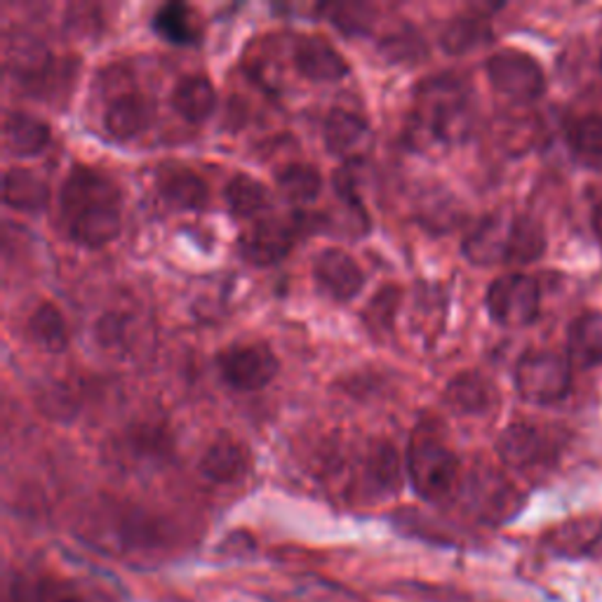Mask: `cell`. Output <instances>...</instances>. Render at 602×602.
<instances>
[{"instance_id": "4316f807", "label": "cell", "mask_w": 602, "mask_h": 602, "mask_svg": "<svg viewBox=\"0 0 602 602\" xmlns=\"http://www.w3.org/2000/svg\"><path fill=\"white\" fill-rule=\"evenodd\" d=\"M275 182H278L281 194L292 205L314 203L322 191L320 169L311 163H287L275 172Z\"/></svg>"}, {"instance_id": "484cf974", "label": "cell", "mask_w": 602, "mask_h": 602, "mask_svg": "<svg viewBox=\"0 0 602 602\" xmlns=\"http://www.w3.org/2000/svg\"><path fill=\"white\" fill-rule=\"evenodd\" d=\"M26 335L39 349L59 353L68 347V328L62 311L53 304H41L26 320Z\"/></svg>"}, {"instance_id": "d4e9b609", "label": "cell", "mask_w": 602, "mask_h": 602, "mask_svg": "<svg viewBox=\"0 0 602 602\" xmlns=\"http://www.w3.org/2000/svg\"><path fill=\"white\" fill-rule=\"evenodd\" d=\"M467 496L469 504L483 515L485 521L506 518L513 506V488L492 473L469 480Z\"/></svg>"}, {"instance_id": "7c38bea8", "label": "cell", "mask_w": 602, "mask_h": 602, "mask_svg": "<svg viewBox=\"0 0 602 602\" xmlns=\"http://www.w3.org/2000/svg\"><path fill=\"white\" fill-rule=\"evenodd\" d=\"M496 401L494 384L475 370L459 372L442 391V403L459 417H483L496 407Z\"/></svg>"}, {"instance_id": "e0dca14e", "label": "cell", "mask_w": 602, "mask_h": 602, "mask_svg": "<svg viewBox=\"0 0 602 602\" xmlns=\"http://www.w3.org/2000/svg\"><path fill=\"white\" fill-rule=\"evenodd\" d=\"M492 41V26L483 12L455 14L440 31V47L447 55H467Z\"/></svg>"}, {"instance_id": "277c9868", "label": "cell", "mask_w": 602, "mask_h": 602, "mask_svg": "<svg viewBox=\"0 0 602 602\" xmlns=\"http://www.w3.org/2000/svg\"><path fill=\"white\" fill-rule=\"evenodd\" d=\"M515 388L535 405H554L572 388V363L556 351H527L515 365Z\"/></svg>"}, {"instance_id": "1f68e13d", "label": "cell", "mask_w": 602, "mask_h": 602, "mask_svg": "<svg viewBox=\"0 0 602 602\" xmlns=\"http://www.w3.org/2000/svg\"><path fill=\"white\" fill-rule=\"evenodd\" d=\"M380 53L393 64H419L426 59L428 50L419 31L403 26L398 31L388 33V36H384Z\"/></svg>"}, {"instance_id": "44dd1931", "label": "cell", "mask_w": 602, "mask_h": 602, "mask_svg": "<svg viewBox=\"0 0 602 602\" xmlns=\"http://www.w3.org/2000/svg\"><path fill=\"white\" fill-rule=\"evenodd\" d=\"M3 144L12 156H39L50 144V125L31 113L8 111L3 123Z\"/></svg>"}, {"instance_id": "9c48e42d", "label": "cell", "mask_w": 602, "mask_h": 602, "mask_svg": "<svg viewBox=\"0 0 602 602\" xmlns=\"http://www.w3.org/2000/svg\"><path fill=\"white\" fill-rule=\"evenodd\" d=\"M314 278L325 295L339 304H347L365 285V273L349 252L339 248L322 250L314 262Z\"/></svg>"}, {"instance_id": "ffe728a7", "label": "cell", "mask_w": 602, "mask_h": 602, "mask_svg": "<svg viewBox=\"0 0 602 602\" xmlns=\"http://www.w3.org/2000/svg\"><path fill=\"white\" fill-rule=\"evenodd\" d=\"M496 455L511 469H529L544 457V438L532 424H511L496 438Z\"/></svg>"}, {"instance_id": "2e32d148", "label": "cell", "mask_w": 602, "mask_h": 602, "mask_svg": "<svg viewBox=\"0 0 602 602\" xmlns=\"http://www.w3.org/2000/svg\"><path fill=\"white\" fill-rule=\"evenodd\" d=\"M153 120V105L151 101L134 92V90H125L116 95V99L109 105L107 113H105V130L109 132V136L118 142H128L134 140L136 134H142Z\"/></svg>"}, {"instance_id": "f35d334b", "label": "cell", "mask_w": 602, "mask_h": 602, "mask_svg": "<svg viewBox=\"0 0 602 602\" xmlns=\"http://www.w3.org/2000/svg\"><path fill=\"white\" fill-rule=\"evenodd\" d=\"M600 537H602V529H600Z\"/></svg>"}, {"instance_id": "8d00e7d4", "label": "cell", "mask_w": 602, "mask_h": 602, "mask_svg": "<svg viewBox=\"0 0 602 602\" xmlns=\"http://www.w3.org/2000/svg\"><path fill=\"white\" fill-rule=\"evenodd\" d=\"M593 229H595V233L602 238V200L598 203V208H595V212H593Z\"/></svg>"}, {"instance_id": "5bb4252c", "label": "cell", "mask_w": 602, "mask_h": 602, "mask_svg": "<svg viewBox=\"0 0 602 602\" xmlns=\"http://www.w3.org/2000/svg\"><path fill=\"white\" fill-rule=\"evenodd\" d=\"M200 473L215 485H233L250 471V452L231 436H219L200 457Z\"/></svg>"}, {"instance_id": "ba28073f", "label": "cell", "mask_w": 602, "mask_h": 602, "mask_svg": "<svg viewBox=\"0 0 602 602\" xmlns=\"http://www.w3.org/2000/svg\"><path fill=\"white\" fill-rule=\"evenodd\" d=\"M302 233L297 219L289 223L283 219H264L252 231L240 238V254L252 266H273L295 248V240Z\"/></svg>"}, {"instance_id": "9a60e30c", "label": "cell", "mask_w": 602, "mask_h": 602, "mask_svg": "<svg viewBox=\"0 0 602 602\" xmlns=\"http://www.w3.org/2000/svg\"><path fill=\"white\" fill-rule=\"evenodd\" d=\"M156 188L172 210L198 212L208 203V184L191 167L165 165L156 175Z\"/></svg>"}, {"instance_id": "8992f818", "label": "cell", "mask_w": 602, "mask_h": 602, "mask_svg": "<svg viewBox=\"0 0 602 602\" xmlns=\"http://www.w3.org/2000/svg\"><path fill=\"white\" fill-rule=\"evenodd\" d=\"M488 78L492 88L518 105H529L544 95L546 78L535 57L518 50H502L488 59Z\"/></svg>"}, {"instance_id": "4fadbf2b", "label": "cell", "mask_w": 602, "mask_h": 602, "mask_svg": "<svg viewBox=\"0 0 602 602\" xmlns=\"http://www.w3.org/2000/svg\"><path fill=\"white\" fill-rule=\"evenodd\" d=\"M53 55L43 41L20 33L6 41V68L17 78L26 83L29 88H39L53 72Z\"/></svg>"}, {"instance_id": "f546056e", "label": "cell", "mask_w": 602, "mask_h": 602, "mask_svg": "<svg viewBox=\"0 0 602 602\" xmlns=\"http://www.w3.org/2000/svg\"><path fill=\"white\" fill-rule=\"evenodd\" d=\"M546 250V236L541 223L525 215L513 217L511 227V243L506 264H532L537 262Z\"/></svg>"}, {"instance_id": "52a82bcc", "label": "cell", "mask_w": 602, "mask_h": 602, "mask_svg": "<svg viewBox=\"0 0 602 602\" xmlns=\"http://www.w3.org/2000/svg\"><path fill=\"white\" fill-rule=\"evenodd\" d=\"M217 368L236 391H262L275 380L281 363L269 343H236L217 355Z\"/></svg>"}, {"instance_id": "836d02e7", "label": "cell", "mask_w": 602, "mask_h": 602, "mask_svg": "<svg viewBox=\"0 0 602 602\" xmlns=\"http://www.w3.org/2000/svg\"><path fill=\"white\" fill-rule=\"evenodd\" d=\"M39 403H41V409L45 412V417L57 419V422H68L72 417H76L78 412L74 391L64 384H55L47 391H43Z\"/></svg>"}, {"instance_id": "83f0119b", "label": "cell", "mask_w": 602, "mask_h": 602, "mask_svg": "<svg viewBox=\"0 0 602 602\" xmlns=\"http://www.w3.org/2000/svg\"><path fill=\"white\" fill-rule=\"evenodd\" d=\"M153 31L172 45H194L200 36L196 12L184 3H167L153 14Z\"/></svg>"}, {"instance_id": "8fae6325", "label": "cell", "mask_w": 602, "mask_h": 602, "mask_svg": "<svg viewBox=\"0 0 602 602\" xmlns=\"http://www.w3.org/2000/svg\"><path fill=\"white\" fill-rule=\"evenodd\" d=\"M297 72L314 83H337L347 78L351 66L343 59L339 50L325 41L322 36H304L297 41L295 53H292Z\"/></svg>"}, {"instance_id": "3957f363", "label": "cell", "mask_w": 602, "mask_h": 602, "mask_svg": "<svg viewBox=\"0 0 602 602\" xmlns=\"http://www.w3.org/2000/svg\"><path fill=\"white\" fill-rule=\"evenodd\" d=\"M407 473L412 488L426 502H440L455 490L459 480V459L442 440L436 424H422L412 431Z\"/></svg>"}, {"instance_id": "74e56055", "label": "cell", "mask_w": 602, "mask_h": 602, "mask_svg": "<svg viewBox=\"0 0 602 602\" xmlns=\"http://www.w3.org/2000/svg\"><path fill=\"white\" fill-rule=\"evenodd\" d=\"M600 68H602V55H600Z\"/></svg>"}, {"instance_id": "cb8c5ba5", "label": "cell", "mask_w": 602, "mask_h": 602, "mask_svg": "<svg viewBox=\"0 0 602 602\" xmlns=\"http://www.w3.org/2000/svg\"><path fill=\"white\" fill-rule=\"evenodd\" d=\"M570 363L579 370H591L602 363V314L579 316L570 328Z\"/></svg>"}, {"instance_id": "d6986e66", "label": "cell", "mask_w": 602, "mask_h": 602, "mask_svg": "<svg viewBox=\"0 0 602 602\" xmlns=\"http://www.w3.org/2000/svg\"><path fill=\"white\" fill-rule=\"evenodd\" d=\"M363 478L372 492L395 494L403 485L398 450L388 440H372L363 459Z\"/></svg>"}, {"instance_id": "603a6c76", "label": "cell", "mask_w": 602, "mask_h": 602, "mask_svg": "<svg viewBox=\"0 0 602 602\" xmlns=\"http://www.w3.org/2000/svg\"><path fill=\"white\" fill-rule=\"evenodd\" d=\"M370 136V128L365 118H360L353 111L347 109H332L325 118L322 125V140L332 156L347 158L355 149L363 146V142Z\"/></svg>"}, {"instance_id": "6da1fadb", "label": "cell", "mask_w": 602, "mask_h": 602, "mask_svg": "<svg viewBox=\"0 0 602 602\" xmlns=\"http://www.w3.org/2000/svg\"><path fill=\"white\" fill-rule=\"evenodd\" d=\"M59 212L68 238L83 248H105L120 233V194L101 172L74 165L59 188Z\"/></svg>"}, {"instance_id": "7a4b0ae2", "label": "cell", "mask_w": 602, "mask_h": 602, "mask_svg": "<svg viewBox=\"0 0 602 602\" xmlns=\"http://www.w3.org/2000/svg\"><path fill=\"white\" fill-rule=\"evenodd\" d=\"M473 128V97L467 80L442 74L415 90L412 140L417 146H450L467 140Z\"/></svg>"}, {"instance_id": "30bf717a", "label": "cell", "mask_w": 602, "mask_h": 602, "mask_svg": "<svg viewBox=\"0 0 602 602\" xmlns=\"http://www.w3.org/2000/svg\"><path fill=\"white\" fill-rule=\"evenodd\" d=\"M513 217L494 212L480 219L471 233L463 238L461 252L475 266H496L506 264L508 243H511Z\"/></svg>"}, {"instance_id": "4dcf8cb0", "label": "cell", "mask_w": 602, "mask_h": 602, "mask_svg": "<svg viewBox=\"0 0 602 602\" xmlns=\"http://www.w3.org/2000/svg\"><path fill=\"white\" fill-rule=\"evenodd\" d=\"M401 299H403V289L395 285L382 287L370 299V304L363 311V322L374 337H384L393 330V320H395V314H398Z\"/></svg>"}, {"instance_id": "f1b7e54d", "label": "cell", "mask_w": 602, "mask_h": 602, "mask_svg": "<svg viewBox=\"0 0 602 602\" xmlns=\"http://www.w3.org/2000/svg\"><path fill=\"white\" fill-rule=\"evenodd\" d=\"M223 196H227L229 212L236 219H252L256 215L266 212L269 205H271L266 186L250 175H236L227 184V191H223Z\"/></svg>"}, {"instance_id": "d6a6232c", "label": "cell", "mask_w": 602, "mask_h": 602, "mask_svg": "<svg viewBox=\"0 0 602 602\" xmlns=\"http://www.w3.org/2000/svg\"><path fill=\"white\" fill-rule=\"evenodd\" d=\"M570 146L587 163L602 161V116L591 113L574 120L570 128Z\"/></svg>"}, {"instance_id": "ac0fdd59", "label": "cell", "mask_w": 602, "mask_h": 602, "mask_svg": "<svg viewBox=\"0 0 602 602\" xmlns=\"http://www.w3.org/2000/svg\"><path fill=\"white\" fill-rule=\"evenodd\" d=\"M3 203L17 212H43L50 203V186L29 167H10L3 177Z\"/></svg>"}, {"instance_id": "5b68a950", "label": "cell", "mask_w": 602, "mask_h": 602, "mask_svg": "<svg viewBox=\"0 0 602 602\" xmlns=\"http://www.w3.org/2000/svg\"><path fill=\"white\" fill-rule=\"evenodd\" d=\"M485 306L492 320L506 328H523L539 316V285L523 273H511L496 278L488 295Z\"/></svg>"}, {"instance_id": "d590c367", "label": "cell", "mask_w": 602, "mask_h": 602, "mask_svg": "<svg viewBox=\"0 0 602 602\" xmlns=\"http://www.w3.org/2000/svg\"><path fill=\"white\" fill-rule=\"evenodd\" d=\"M125 337V318L118 314H109L99 320L97 325V339L101 347L107 349H116L118 341Z\"/></svg>"}, {"instance_id": "7402d4cb", "label": "cell", "mask_w": 602, "mask_h": 602, "mask_svg": "<svg viewBox=\"0 0 602 602\" xmlns=\"http://www.w3.org/2000/svg\"><path fill=\"white\" fill-rule=\"evenodd\" d=\"M172 107L188 120V123H203L217 109V90L208 76H186L175 90H172Z\"/></svg>"}, {"instance_id": "e575fe53", "label": "cell", "mask_w": 602, "mask_h": 602, "mask_svg": "<svg viewBox=\"0 0 602 602\" xmlns=\"http://www.w3.org/2000/svg\"><path fill=\"white\" fill-rule=\"evenodd\" d=\"M368 8L363 6H335L328 8L330 22L347 33H365L368 31V17H363Z\"/></svg>"}]
</instances>
